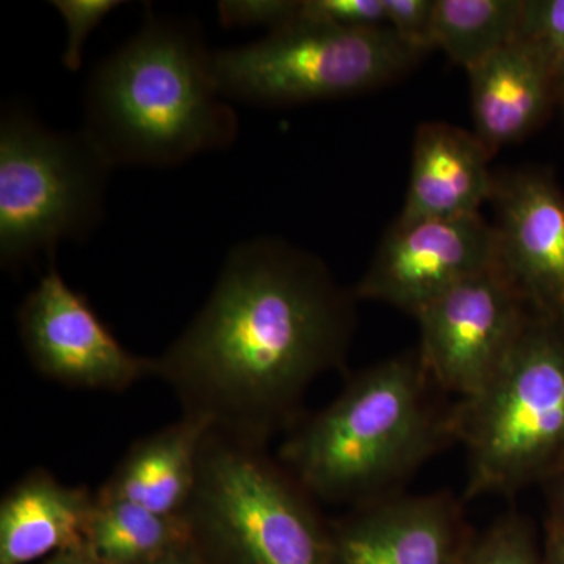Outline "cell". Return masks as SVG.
Masks as SVG:
<instances>
[{"mask_svg": "<svg viewBox=\"0 0 564 564\" xmlns=\"http://www.w3.org/2000/svg\"><path fill=\"white\" fill-rule=\"evenodd\" d=\"M356 296L317 256L273 237L234 247L209 299L155 377L214 432L267 447L303 417L317 378L343 369Z\"/></svg>", "mask_w": 564, "mask_h": 564, "instance_id": "cell-1", "label": "cell"}, {"mask_svg": "<svg viewBox=\"0 0 564 564\" xmlns=\"http://www.w3.org/2000/svg\"><path fill=\"white\" fill-rule=\"evenodd\" d=\"M415 350L352 375L323 410L303 415L276 458L317 502H373L404 491L415 473L456 444L445 402Z\"/></svg>", "mask_w": 564, "mask_h": 564, "instance_id": "cell-2", "label": "cell"}, {"mask_svg": "<svg viewBox=\"0 0 564 564\" xmlns=\"http://www.w3.org/2000/svg\"><path fill=\"white\" fill-rule=\"evenodd\" d=\"M84 118L82 129L113 166L180 165L231 147L239 133L202 32L170 18H150L96 66Z\"/></svg>", "mask_w": 564, "mask_h": 564, "instance_id": "cell-3", "label": "cell"}, {"mask_svg": "<svg viewBox=\"0 0 564 564\" xmlns=\"http://www.w3.org/2000/svg\"><path fill=\"white\" fill-rule=\"evenodd\" d=\"M463 500L514 496L564 466V318L530 313L491 381L454 404Z\"/></svg>", "mask_w": 564, "mask_h": 564, "instance_id": "cell-4", "label": "cell"}, {"mask_svg": "<svg viewBox=\"0 0 564 564\" xmlns=\"http://www.w3.org/2000/svg\"><path fill=\"white\" fill-rule=\"evenodd\" d=\"M317 503L269 447L210 429L184 518L214 564H332Z\"/></svg>", "mask_w": 564, "mask_h": 564, "instance_id": "cell-5", "label": "cell"}, {"mask_svg": "<svg viewBox=\"0 0 564 564\" xmlns=\"http://www.w3.org/2000/svg\"><path fill=\"white\" fill-rule=\"evenodd\" d=\"M115 166L85 133L52 131L20 109L0 121V262L20 269L101 221Z\"/></svg>", "mask_w": 564, "mask_h": 564, "instance_id": "cell-6", "label": "cell"}, {"mask_svg": "<svg viewBox=\"0 0 564 564\" xmlns=\"http://www.w3.org/2000/svg\"><path fill=\"white\" fill-rule=\"evenodd\" d=\"M422 57L388 28L350 31L296 20L256 43L212 51V68L226 99L278 107L375 90Z\"/></svg>", "mask_w": 564, "mask_h": 564, "instance_id": "cell-7", "label": "cell"}, {"mask_svg": "<svg viewBox=\"0 0 564 564\" xmlns=\"http://www.w3.org/2000/svg\"><path fill=\"white\" fill-rule=\"evenodd\" d=\"M532 311L489 267L443 293L415 317L426 370L458 399L484 389L507 361Z\"/></svg>", "mask_w": 564, "mask_h": 564, "instance_id": "cell-8", "label": "cell"}, {"mask_svg": "<svg viewBox=\"0 0 564 564\" xmlns=\"http://www.w3.org/2000/svg\"><path fill=\"white\" fill-rule=\"evenodd\" d=\"M18 325L36 372L66 388L122 392L155 377V358L129 351L54 262L22 302Z\"/></svg>", "mask_w": 564, "mask_h": 564, "instance_id": "cell-9", "label": "cell"}, {"mask_svg": "<svg viewBox=\"0 0 564 564\" xmlns=\"http://www.w3.org/2000/svg\"><path fill=\"white\" fill-rule=\"evenodd\" d=\"M494 259L492 226L481 214L395 220L352 293L415 318L454 285L492 267Z\"/></svg>", "mask_w": 564, "mask_h": 564, "instance_id": "cell-10", "label": "cell"}, {"mask_svg": "<svg viewBox=\"0 0 564 564\" xmlns=\"http://www.w3.org/2000/svg\"><path fill=\"white\" fill-rule=\"evenodd\" d=\"M463 497L393 494L329 521L332 564H463L474 541Z\"/></svg>", "mask_w": 564, "mask_h": 564, "instance_id": "cell-11", "label": "cell"}, {"mask_svg": "<svg viewBox=\"0 0 564 564\" xmlns=\"http://www.w3.org/2000/svg\"><path fill=\"white\" fill-rule=\"evenodd\" d=\"M494 265L532 313L564 318V195L545 170L497 177Z\"/></svg>", "mask_w": 564, "mask_h": 564, "instance_id": "cell-12", "label": "cell"}, {"mask_svg": "<svg viewBox=\"0 0 564 564\" xmlns=\"http://www.w3.org/2000/svg\"><path fill=\"white\" fill-rule=\"evenodd\" d=\"M491 159L474 132L423 122L415 132L410 185L397 221L480 215L496 188Z\"/></svg>", "mask_w": 564, "mask_h": 564, "instance_id": "cell-13", "label": "cell"}, {"mask_svg": "<svg viewBox=\"0 0 564 564\" xmlns=\"http://www.w3.org/2000/svg\"><path fill=\"white\" fill-rule=\"evenodd\" d=\"M467 73L474 133L492 158L536 131L562 101L544 66L518 39Z\"/></svg>", "mask_w": 564, "mask_h": 564, "instance_id": "cell-14", "label": "cell"}, {"mask_svg": "<svg viewBox=\"0 0 564 564\" xmlns=\"http://www.w3.org/2000/svg\"><path fill=\"white\" fill-rule=\"evenodd\" d=\"M210 425L198 415L148 434L131 445L98 494L128 500L163 516H184L198 484Z\"/></svg>", "mask_w": 564, "mask_h": 564, "instance_id": "cell-15", "label": "cell"}, {"mask_svg": "<svg viewBox=\"0 0 564 564\" xmlns=\"http://www.w3.org/2000/svg\"><path fill=\"white\" fill-rule=\"evenodd\" d=\"M96 492L33 469L0 502V564H28L84 544Z\"/></svg>", "mask_w": 564, "mask_h": 564, "instance_id": "cell-16", "label": "cell"}, {"mask_svg": "<svg viewBox=\"0 0 564 564\" xmlns=\"http://www.w3.org/2000/svg\"><path fill=\"white\" fill-rule=\"evenodd\" d=\"M193 543L184 516H163L96 492L84 545L101 564H150Z\"/></svg>", "mask_w": 564, "mask_h": 564, "instance_id": "cell-17", "label": "cell"}, {"mask_svg": "<svg viewBox=\"0 0 564 564\" xmlns=\"http://www.w3.org/2000/svg\"><path fill=\"white\" fill-rule=\"evenodd\" d=\"M524 0H436L434 50L469 70L513 43Z\"/></svg>", "mask_w": 564, "mask_h": 564, "instance_id": "cell-18", "label": "cell"}, {"mask_svg": "<svg viewBox=\"0 0 564 564\" xmlns=\"http://www.w3.org/2000/svg\"><path fill=\"white\" fill-rule=\"evenodd\" d=\"M463 564H543V544L527 516L508 511L475 533Z\"/></svg>", "mask_w": 564, "mask_h": 564, "instance_id": "cell-19", "label": "cell"}, {"mask_svg": "<svg viewBox=\"0 0 564 564\" xmlns=\"http://www.w3.org/2000/svg\"><path fill=\"white\" fill-rule=\"evenodd\" d=\"M518 40L533 52L564 99V0H524Z\"/></svg>", "mask_w": 564, "mask_h": 564, "instance_id": "cell-20", "label": "cell"}, {"mask_svg": "<svg viewBox=\"0 0 564 564\" xmlns=\"http://www.w3.org/2000/svg\"><path fill=\"white\" fill-rule=\"evenodd\" d=\"M54 9L62 14L66 24V43L63 51V65L66 69H80L84 47L88 36L122 2L118 0H55Z\"/></svg>", "mask_w": 564, "mask_h": 564, "instance_id": "cell-21", "label": "cell"}, {"mask_svg": "<svg viewBox=\"0 0 564 564\" xmlns=\"http://www.w3.org/2000/svg\"><path fill=\"white\" fill-rule=\"evenodd\" d=\"M299 21L350 31L386 28L383 0H302Z\"/></svg>", "mask_w": 564, "mask_h": 564, "instance_id": "cell-22", "label": "cell"}, {"mask_svg": "<svg viewBox=\"0 0 564 564\" xmlns=\"http://www.w3.org/2000/svg\"><path fill=\"white\" fill-rule=\"evenodd\" d=\"M386 28L411 50L425 55L434 50L436 0H383Z\"/></svg>", "mask_w": 564, "mask_h": 564, "instance_id": "cell-23", "label": "cell"}, {"mask_svg": "<svg viewBox=\"0 0 564 564\" xmlns=\"http://www.w3.org/2000/svg\"><path fill=\"white\" fill-rule=\"evenodd\" d=\"M300 6L299 0H223L218 18L225 28L265 25L276 31L299 20Z\"/></svg>", "mask_w": 564, "mask_h": 564, "instance_id": "cell-24", "label": "cell"}, {"mask_svg": "<svg viewBox=\"0 0 564 564\" xmlns=\"http://www.w3.org/2000/svg\"><path fill=\"white\" fill-rule=\"evenodd\" d=\"M545 500V533L564 536V466L541 485Z\"/></svg>", "mask_w": 564, "mask_h": 564, "instance_id": "cell-25", "label": "cell"}, {"mask_svg": "<svg viewBox=\"0 0 564 564\" xmlns=\"http://www.w3.org/2000/svg\"><path fill=\"white\" fill-rule=\"evenodd\" d=\"M41 564H101L90 554L84 544L66 549L57 554L47 556Z\"/></svg>", "mask_w": 564, "mask_h": 564, "instance_id": "cell-26", "label": "cell"}, {"mask_svg": "<svg viewBox=\"0 0 564 564\" xmlns=\"http://www.w3.org/2000/svg\"><path fill=\"white\" fill-rule=\"evenodd\" d=\"M150 564H214L209 562V560L206 558L202 554V552L198 551V549L195 547V544L185 545V547L177 549V551L170 552V554L161 556V558L155 560V562H152Z\"/></svg>", "mask_w": 564, "mask_h": 564, "instance_id": "cell-27", "label": "cell"}, {"mask_svg": "<svg viewBox=\"0 0 564 564\" xmlns=\"http://www.w3.org/2000/svg\"><path fill=\"white\" fill-rule=\"evenodd\" d=\"M543 564H564L563 534L545 533L543 541Z\"/></svg>", "mask_w": 564, "mask_h": 564, "instance_id": "cell-28", "label": "cell"}, {"mask_svg": "<svg viewBox=\"0 0 564 564\" xmlns=\"http://www.w3.org/2000/svg\"><path fill=\"white\" fill-rule=\"evenodd\" d=\"M563 101H564V99H563Z\"/></svg>", "mask_w": 564, "mask_h": 564, "instance_id": "cell-29", "label": "cell"}]
</instances>
